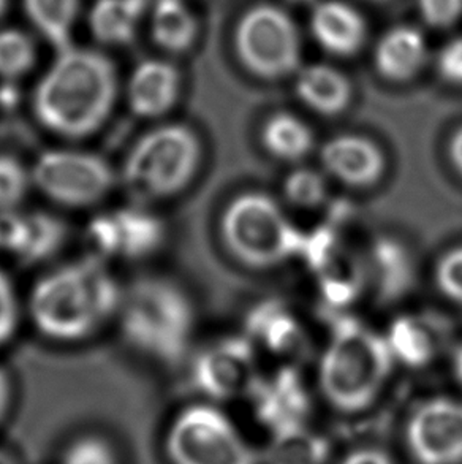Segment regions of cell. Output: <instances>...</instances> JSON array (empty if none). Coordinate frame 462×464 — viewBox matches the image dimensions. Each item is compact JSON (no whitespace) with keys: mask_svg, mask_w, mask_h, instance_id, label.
<instances>
[{"mask_svg":"<svg viewBox=\"0 0 462 464\" xmlns=\"http://www.w3.org/2000/svg\"><path fill=\"white\" fill-rule=\"evenodd\" d=\"M328 457V440L300 425L273 433L266 464H325Z\"/></svg>","mask_w":462,"mask_h":464,"instance_id":"cell-23","label":"cell"},{"mask_svg":"<svg viewBox=\"0 0 462 464\" xmlns=\"http://www.w3.org/2000/svg\"><path fill=\"white\" fill-rule=\"evenodd\" d=\"M67 239V226L46 211L25 213L24 232L14 258L24 265L42 264L53 257Z\"/></svg>","mask_w":462,"mask_h":464,"instance_id":"cell-21","label":"cell"},{"mask_svg":"<svg viewBox=\"0 0 462 464\" xmlns=\"http://www.w3.org/2000/svg\"><path fill=\"white\" fill-rule=\"evenodd\" d=\"M235 46L244 67L265 80L290 75L300 65V34L277 6L250 8L237 23Z\"/></svg>","mask_w":462,"mask_h":464,"instance_id":"cell-9","label":"cell"},{"mask_svg":"<svg viewBox=\"0 0 462 464\" xmlns=\"http://www.w3.org/2000/svg\"><path fill=\"white\" fill-rule=\"evenodd\" d=\"M118 95L113 61L99 51L70 46L57 53L38 80L32 110L48 132L63 139H88L107 124Z\"/></svg>","mask_w":462,"mask_h":464,"instance_id":"cell-1","label":"cell"},{"mask_svg":"<svg viewBox=\"0 0 462 464\" xmlns=\"http://www.w3.org/2000/svg\"><path fill=\"white\" fill-rule=\"evenodd\" d=\"M296 95L313 111L336 116L349 107L351 86L347 76L338 69L325 63H313L300 70Z\"/></svg>","mask_w":462,"mask_h":464,"instance_id":"cell-18","label":"cell"},{"mask_svg":"<svg viewBox=\"0 0 462 464\" xmlns=\"http://www.w3.org/2000/svg\"><path fill=\"white\" fill-rule=\"evenodd\" d=\"M438 72L447 82L462 84V37L445 44L438 56Z\"/></svg>","mask_w":462,"mask_h":464,"instance_id":"cell-36","label":"cell"},{"mask_svg":"<svg viewBox=\"0 0 462 464\" xmlns=\"http://www.w3.org/2000/svg\"><path fill=\"white\" fill-rule=\"evenodd\" d=\"M201 162L198 135L179 122L154 127L133 143L119 173L131 203L149 207L181 194Z\"/></svg>","mask_w":462,"mask_h":464,"instance_id":"cell-5","label":"cell"},{"mask_svg":"<svg viewBox=\"0 0 462 464\" xmlns=\"http://www.w3.org/2000/svg\"><path fill=\"white\" fill-rule=\"evenodd\" d=\"M250 334L260 339L273 352L294 351L301 345L300 324L287 309L275 302L265 303L250 313L247 320Z\"/></svg>","mask_w":462,"mask_h":464,"instance_id":"cell-24","label":"cell"},{"mask_svg":"<svg viewBox=\"0 0 462 464\" xmlns=\"http://www.w3.org/2000/svg\"><path fill=\"white\" fill-rule=\"evenodd\" d=\"M37 61L35 44L18 29L0 31V78L18 80L27 75Z\"/></svg>","mask_w":462,"mask_h":464,"instance_id":"cell-27","label":"cell"},{"mask_svg":"<svg viewBox=\"0 0 462 464\" xmlns=\"http://www.w3.org/2000/svg\"><path fill=\"white\" fill-rule=\"evenodd\" d=\"M124 289L97 256L57 266L34 284L29 295L32 324L44 338L80 343L118 315Z\"/></svg>","mask_w":462,"mask_h":464,"instance_id":"cell-2","label":"cell"},{"mask_svg":"<svg viewBox=\"0 0 462 464\" xmlns=\"http://www.w3.org/2000/svg\"><path fill=\"white\" fill-rule=\"evenodd\" d=\"M86 235L97 257L137 262L162 249L167 227L149 208L131 203L97 214L89 222Z\"/></svg>","mask_w":462,"mask_h":464,"instance_id":"cell-10","label":"cell"},{"mask_svg":"<svg viewBox=\"0 0 462 464\" xmlns=\"http://www.w3.org/2000/svg\"><path fill=\"white\" fill-rule=\"evenodd\" d=\"M375 262L379 266L380 284L383 292L393 295L396 292L404 289L409 277V266H407L406 254L400 249V246L393 241H379L375 247Z\"/></svg>","mask_w":462,"mask_h":464,"instance_id":"cell-29","label":"cell"},{"mask_svg":"<svg viewBox=\"0 0 462 464\" xmlns=\"http://www.w3.org/2000/svg\"><path fill=\"white\" fill-rule=\"evenodd\" d=\"M448 154L453 167L457 169V173L462 176V127L457 132L453 133L448 146Z\"/></svg>","mask_w":462,"mask_h":464,"instance_id":"cell-39","label":"cell"},{"mask_svg":"<svg viewBox=\"0 0 462 464\" xmlns=\"http://www.w3.org/2000/svg\"><path fill=\"white\" fill-rule=\"evenodd\" d=\"M428 46L421 32L398 25L381 35L375 48V67L390 82L412 80L425 65Z\"/></svg>","mask_w":462,"mask_h":464,"instance_id":"cell-17","label":"cell"},{"mask_svg":"<svg viewBox=\"0 0 462 464\" xmlns=\"http://www.w3.org/2000/svg\"><path fill=\"white\" fill-rule=\"evenodd\" d=\"M0 464H19V459L8 449L0 446Z\"/></svg>","mask_w":462,"mask_h":464,"instance_id":"cell-40","label":"cell"},{"mask_svg":"<svg viewBox=\"0 0 462 464\" xmlns=\"http://www.w3.org/2000/svg\"><path fill=\"white\" fill-rule=\"evenodd\" d=\"M19 317L18 294L10 276L0 268V347L10 343L18 332Z\"/></svg>","mask_w":462,"mask_h":464,"instance_id":"cell-33","label":"cell"},{"mask_svg":"<svg viewBox=\"0 0 462 464\" xmlns=\"http://www.w3.org/2000/svg\"><path fill=\"white\" fill-rule=\"evenodd\" d=\"M220 235L231 256L252 268H269L300 256L306 243L281 207L258 192L237 195L228 203Z\"/></svg>","mask_w":462,"mask_h":464,"instance_id":"cell-6","label":"cell"},{"mask_svg":"<svg viewBox=\"0 0 462 464\" xmlns=\"http://www.w3.org/2000/svg\"><path fill=\"white\" fill-rule=\"evenodd\" d=\"M149 25L152 42L168 53H186L198 35L197 18L184 0H156Z\"/></svg>","mask_w":462,"mask_h":464,"instance_id":"cell-20","label":"cell"},{"mask_svg":"<svg viewBox=\"0 0 462 464\" xmlns=\"http://www.w3.org/2000/svg\"><path fill=\"white\" fill-rule=\"evenodd\" d=\"M434 279L442 295L462 304V246L442 256L436 265Z\"/></svg>","mask_w":462,"mask_h":464,"instance_id":"cell-32","label":"cell"},{"mask_svg":"<svg viewBox=\"0 0 462 464\" xmlns=\"http://www.w3.org/2000/svg\"><path fill=\"white\" fill-rule=\"evenodd\" d=\"M146 8L148 0H95L89 12V31L103 44H131Z\"/></svg>","mask_w":462,"mask_h":464,"instance_id":"cell-19","label":"cell"},{"mask_svg":"<svg viewBox=\"0 0 462 464\" xmlns=\"http://www.w3.org/2000/svg\"><path fill=\"white\" fill-rule=\"evenodd\" d=\"M455 374H457V381L462 385V345L455 353Z\"/></svg>","mask_w":462,"mask_h":464,"instance_id":"cell-41","label":"cell"},{"mask_svg":"<svg viewBox=\"0 0 462 464\" xmlns=\"http://www.w3.org/2000/svg\"><path fill=\"white\" fill-rule=\"evenodd\" d=\"M393 364L385 336L356 320H339L320 362V390L332 408L360 412L380 393Z\"/></svg>","mask_w":462,"mask_h":464,"instance_id":"cell-4","label":"cell"},{"mask_svg":"<svg viewBox=\"0 0 462 464\" xmlns=\"http://www.w3.org/2000/svg\"><path fill=\"white\" fill-rule=\"evenodd\" d=\"M171 464H256L230 419L211 404H192L176 415L163 440Z\"/></svg>","mask_w":462,"mask_h":464,"instance_id":"cell-7","label":"cell"},{"mask_svg":"<svg viewBox=\"0 0 462 464\" xmlns=\"http://www.w3.org/2000/svg\"><path fill=\"white\" fill-rule=\"evenodd\" d=\"M61 464H119L113 446L97 434H86L65 447Z\"/></svg>","mask_w":462,"mask_h":464,"instance_id":"cell-31","label":"cell"},{"mask_svg":"<svg viewBox=\"0 0 462 464\" xmlns=\"http://www.w3.org/2000/svg\"><path fill=\"white\" fill-rule=\"evenodd\" d=\"M284 192L287 200L296 207H319L326 198L325 178L315 169H294L284 182Z\"/></svg>","mask_w":462,"mask_h":464,"instance_id":"cell-30","label":"cell"},{"mask_svg":"<svg viewBox=\"0 0 462 464\" xmlns=\"http://www.w3.org/2000/svg\"><path fill=\"white\" fill-rule=\"evenodd\" d=\"M23 5L25 16L57 53L72 46L80 0H23Z\"/></svg>","mask_w":462,"mask_h":464,"instance_id":"cell-22","label":"cell"},{"mask_svg":"<svg viewBox=\"0 0 462 464\" xmlns=\"http://www.w3.org/2000/svg\"><path fill=\"white\" fill-rule=\"evenodd\" d=\"M32 188L31 169L18 157L0 152V211L19 209Z\"/></svg>","mask_w":462,"mask_h":464,"instance_id":"cell-28","label":"cell"},{"mask_svg":"<svg viewBox=\"0 0 462 464\" xmlns=\"http://www.w3.org/2000/svg\"><path fill=\"white\" fill-rule=\"evenodd\" d=\"M385 338L394 360H399L400 363L410 368H421L431 362L434 344L429 333L419 324V320L398 317L390 325Z\"/></svg>","mask_w":462,"mask_h":464,"instance_id":"cell-26","label":"cell"},{"mask_svg":"<svg viewBox=\"0 0 462 464\" xmlns=\"http://www.w3.org/2000/svg\"><path fill=\"white\" fill-rule=\"evenodd\" d=\"M256 415L273 433L285 428L300 427L309 414L311 400L300 374L284 368L275 374L255 383L252 390Z\"/></svg>","mask_w":462,"mask_h":464,"instance_id":"cell-13","label":"cell"},{"mask_svg":"<svg viewBox=\"0 0 462 464\" xmlns=\"http://www.w3.org/2000/svg\"><path fill=\"white\" fill-rule=\"evenodd\" d=\"M6 4H8V0H0V18L4 16V12L6 10Z\"/></svg>","mask_w":462,"mask_h":464,"instance_id":"cell-42","label":"cell"},{"mask_svg":"<svg viewBox=\"0 0 462 464\" xmlns=\"http://www.w3.org/2000/svg\"><path fill=\"white\" fill-rule=\"evenodd\" d=\"M407 446L419 464H462V402L438 398L413 412Z\"/></svg>","mask_w":462,"mask_h":464,"instance_id":"cell-11","label":"cell"},{"mask_svg":"<svg viewBox=\"0 0 462 464\" xmlns=\"http://www.w3.org/2000/svg\"><path fill=\"white\" fill-rule=\"evenodd\" d=\"M24 211L12 209L0 211V251L14 257L18 252L23 230H24Z\"/></svg>","mask_w":462,"mask_h":464,"instance_id":"cell-35","label":"cell"},{"mask_svg":"<svg viewBox=\"0 0 462 464\" xmlns=\"http://www.w3.org/2000/svg\"><path fill=\"white\" fill-rule=\"evenodd\" d=\"M263 145L271 156L296 162L313 150V137L306 122L294 114H274L263 127Z\"/></svg>","mask_w":462,"mask_h":464,"instance_id":"cell-25","label":"cell"},{"mask_svg":"<svg viewBox=\"0 0 462 464\" xmlns=\"http://www.w3.org/2000/svg\"><path fill=\"white\" fill-rule=\"evenodd\" d=\"M118 317L127 344L162 363L179 362L194 334V304L188 292L159 275L138 277L124 289Z\"/></svg>","mask_w":462,"mask_h":464,"instance_id":"cell-3","label":"cell"},{"mask_svg":"<svg viewBox=\"0 0 462 464\" xmlns=\"http://www.w3.org/2000/svg\"><path fill=\"white\" fill-rule=\"evenodd\" d=\"M421 18L432 27H448L462 14V0H419Z\"/></svg>","mask_w":462,"mask_h":464,"instance_id":"cell-34","label":"cell"},{"mask_svg":"<svg viewBox=\"0 0 462 464\" xmlns=\"http://www.w3.org/2000/svg\"><path fill=\"white\" fill-rule=\"evenodd\" d=\"M320 160L330 175L351 188H368L380 179L385 157L372 140L360 135H339L328 140Z\"/></svg>","mask_w":462,"mask_h":464,"instance_id":"cell-15","label":"cell"},{"mask_svg":"<svg viewBox=\"0 0 462 464\" xmlns=\"http://www.w3.org/2000/svg\"><path fill=\"white\" fill-rule=\"evenodd\" d=\"M34 188L59 207H95L111 194L118 175L105 157L73 148L43 151L31 167Z\"/></svg>","mask_w":462,"mask_h":464,"instance_id":"cell-8","label":"cell"},{"mask_svg":"<svg viewBox=\"0 0 462 464\" xmlns=\"http://www.w3.org/2000/svg\"><path fill=\"white\" fill-rule=\"evenodd\" d=\"M311 29L317 44L334 56L349 57L361 50L368 27L353 6L326 0L313 8Z\"/></svg>","mask_w":462,"mask_h":464,"instance_id":"cell-16","label":"cell"},{"mask_svg":"<svg viewBox=\"0 0 462 464\" xmlns=\"http://www.w3.org/2000/svg\"><path fill=\"white\" fill-rule=\"evenodd\" d=\"M371 2H380V0H371Z\"/></svg>","mask_w":462,"mask_h":464,"instance_id":"cell-44","label":"cell"},{"mask_svg":"<svg viewBox=\"0 0 462 464\" xmlns=\"http://www.w3.org/2000/svg\"><path fill=\"white\" fill-rule=\"evenodd\" d=\"M125 95L129 108L138 118L159 120L179 101L181 73L168 61L146 59L131 72Z\"/></svg>","mask_w":462,"mask_h":464,"instance_id":"cell-14","label":"cell"},{"mask_svg":"<svg viewBox=\"0 0 462 464\" xmlns=\"http://www.w3.org/2000/svg\"><path fill=\"white\" fill-rule=\"evenodd\" d=\"M290 2H294V4H304V2H311V0H290Z\"/></svg>","mask_w":462,"mask_h":464,"instance_id":"cell-43","label":"cell"},{"mask_svg":"<svg viewBox=\"0 0 462 464\" xmlns=\"http://www.w3.org/2000/svg\"><path fill=\"white\" fill-rule=\"evenodd\" d=\"M256 382L255 353L247 339H224L195 360V387L217 401L252 393Z\"/></svg>","mask_w":462,"mask_h":464,"instance_id":"cell-12","label":"cell"},{"mask_svg":"<svg viewBox=\"0 0 462 464\" xmlns=\"http://www.w3.org/2000/svg\"><path fill=\"white\" fill-rule=\"evenodd\" d=\"M13 385L12 379L4 368H0V423L4 421L10 406H12Z\"/></svg>","mask_w":462,"mask_h":464,"instance_id":"cell-38","label":"cell"},{"mask_svg":"<svg viewBox=\"0 0 462 464\" xmlns=\"http://www.w3.org/2000/svg\"><path fill=\"white\" fill-rule=\"evenodd\" d=\"M341 464H393L387 453L377 449H362L350 453Z\"/></svg>","mask_w":462,"mask_h":464,"instance_id":"cell-37","label":"cell"}]
</instances>
